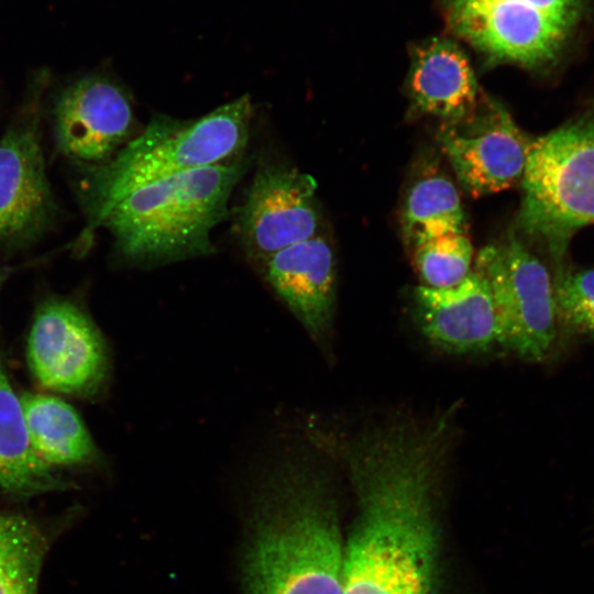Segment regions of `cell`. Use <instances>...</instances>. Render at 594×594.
Instances as JSON below:
<instances>
[{"label":"cell","mask_w":594,"mask_h":594,"mask_svg":"<svg viewBox=\"0 0 594 594\" xmlns=\"http://www.w3.org/2000/svg\"><path fill=\"white\" fill-rule=\"evenodd\" d=\"M245 166L235 158L150 184L117 200L91 223L107 228L119 251L134 263L210 254L211 232L227 217Z\"/></svg>","instance_id":"3"},{"label":"cell","mask_w":594,"mask_h":594,"mask_svg":"<svg viewBox=\"0 0 594 594\" xmlns=\"http://www.w3.org/2000/svg\"><path fill=\"white\" fill-rule=\"evenodd\" d=\"M263 497L249 557L251 594H343V546L324 480L290 465Z\"/></svg>","instance_id":"2"},{"label":"cell","mask_w":594,"mask_h":594,"mask_svg":"<svg viewBox=\"0 0 594 594\" xmlns=\"http://www.w3.org/2000/svg\"><path fill=\"white\" fill-rule=\"evenodd\" d=\"M55 134L63 154L98 165L110 160L127 142L133 127L131 102L111 79L86 76L57 99Z\"/></svg>","instance_id":"12"},{"label":"cell","mask_w":594,"mask_h":594,"mask_svg":"<svg viewBox=\"0 0 594 594\" xmlns=\"http://www.w3.org/2000/svg\"><path fill=\"white\" fill-rule=\"evenodd\" d=\"M28 363L45 388L89 396L107 373L102 337L89 317L68 300L51 299L36 311L29 339Z\"/></svg>","instance_id":"11"},{"label":"cell","mask_w":594,"mask_h":594,"mask_svg":"<svg viewBox=\"0 0 594 594\" xmlns=\"http://www.w3.org/2000/svg\"><path fill=\"white\" fill-rule=\"evenodd\" d=\"M438 140L460 184L473 197L521 180L532 143L502 103L483 98L466 116L444 122Z\"/></svg>","instance_id":"8"},{"label":"cell","mask_w":594,"mask_h":594,"mask_svg":"<svg viewBox=\"0 0 594 594\" xmlns=\"http://www.w3.org/2000/svg\"><path fill=\"white\" fill-rule=\"evenodd\" d=\"M449 29L491 62L552 64L583 13V0H440Z\"/></svg>","instance_id":"6"},{"label":"cell","mask_w":594,"mask_h":594,"mask_svg":"<svg viewBox=\"0 0 594 594\" xmlns=\"http://www.w3.org/2000/svg\"><path fill=\"white\" fill-rule=\"evenodd\" d=\"M316 188L310 175L289 165L262 164L235 215L245 253L264 262L292 244L316 237Z\"/></svg>","instance_id":"10"},{"label":"cell","mask_w":594,"mask_h":594,"mask_svg":"<svg viewBox=\"0 0 594 594\" xmlns=\"http://www.w3.org/2000/svg\"><path fill=\"white\" fill-rule=\"evenodd\" d=\"M20 400L32 447L47 465H74L94 457V441L69 404L34 393L22 394Z\"/></svg>","instance_id":"16"},{"label":"cell","mask_w":594,"mask_h":594,"mask_svg":"<svg viewBox=\"0 0 594 594\" xmlns=\"http://www.w3.org/2000/svg\"><path fill=\"white\" fill-rule=\"evenodd\" d=\"M267 282L316 340L331 330L336 270L330 244L312 237L264 261Z\"/></svg>","instance_id":"14"},{"label":"cell","mask_w":594,"mask_h":594,"mask_svg":"<svg viewBox=\"0 0 594 594\" xmlns=\"http://www.w3.org/2000/svg\"><path fill=\"white\" fill-rule=\"evenodd\" d=\"M6 278H7V272L4 270L0 268V288H1L2 284H3V282L6 280Z\"/></svg>","instance_id":"22"},{"label":"cell","mask_w":594,"mask_h":594,"mask_svg":"<svg viewBox=\"0 0 594 594\" xmlns=\"http://www.w3.org/2000/svg\"><path fill=\"white\" fill-rule=\"evenodd\" d=\"M252 118L250 97L191 120L158 114L110 160L89 167L82 199L91 222L135 189L170 176L238 158Z\"/></svg>","instance_id":"4"},{"label":"cell","mask_w":594,"mask_h":594,"mask_svg":"<svg viewBox=\"0 0 594 594\" xmlns=\"http://www.w3.org/2000/svg\"><path fill=\"white\" fill-rule=\"evenodd\" d=\"M53 483L52 468L32 447L20 397L14 393L0 358V487L28 494Z\"/></svg>","instance_id":"17"},{"label":"cell","mask_w":594,"mask_h":594,"mask_svg":"<svg viewBox=\"0 0 594 594\" xmlns=\"http://www.w3.org/2000/svg\"><path fill=\"white\" fill-rule=\"evenodd\" d=\"M473 248L465 233L448 234L414 248L415 268L424 286L448 288L471 272Z\"/></svg>","instance_id":"20"},{"label":"cell","mask_w":594,"mask_h":594,"mask_svg":"<svg viewBox=\"0 0 594 594\" xmlns=\"http://www.w3.org/2000/svg\"><path fill=\"white\" fill-rule=\"evenodd\" d=\"M475 271L487 282L497 320V343L528 362L553 350L559 319L553 283L544 264L514 235L482 249Z\"/></svg>","instance_id":"7"},{"label":"cell","mask_w":594,"mask_h":594,"mask_svg":"<svg viewBox=\"0 0 594 594\" xmlns=\"http://www.w3.org/2000/svg\"><path fill=\"white\" fill-rule=\"evenodd\" d=\"M408 87L416 110L444 122L466 116L480 100L468 56L447 38H432L415 47Z\"/></svg>","instance_id":"15"},{"label":"cell","mask_w":594,"mask_h":594,"mask_svg":"<svg viewBox=\"0 0 594 594\" xmlns=\"http://www.w3.org/2000/svg\"><path fill=\"white\" fill-rule=\"evenodd\" d=\"M450 416L424 427L370 429L341 444L359 515L343 547V594H432L433 497Z\"/></svg>","instance_id":"1"},{"label":"cell","mask_w":594,"mask_h":594,"mask_svg":"<svg viewBox=\"0 0 594 594\" xmlns=\"http://www.w3.org/2000/svg\"><path fill=\"white\" fill-rule=\"evenodd\" d=\"M45 540L28 519L0 513V594H37Z\"/></svg>","instance_id":"19"},{"label":"cell","mask_w":594,"mask_h":594,"mask_svg":"<svg viewBox=\"0 0 594 594\" xmlns=\"http://www.w3.org/2000/svg\"><path fill=\"white\" fill-rule=\"evenodd\" d=\"M414 311L421 333L446 352L480 353L497 343L493 298L486 279L475 270L452 287L418 286Z\"/></svg>","instance_id":"13"},{"label":"cell","mask_w":594,"mask_h":594,"mask_svg":"<svg viewBox=\"0 0 594 594\" xmlns=\"http://www.w3.org/2000/svg\"><path fill=\"white\" fill-rule=\"evenodd\" d=\"M465 213L454 184L444 176L422 177L409 189L402 213L405 241L413 248L438 237L465 233Z\"/></svg>","instance_id":"18"},{"label":"cell","mask_w":594,"mask_h":594,"mask_svg":"<svg viewBox=\"0 0 594 594\" xmlns=\"http://www.w3.org/2000/svg\"><path fill=\"white\" fill-rule=\"evenodd\" d=\"M34 90L0 140V246L36 239L55 202L41 145V96Z\"/></svg>","instance_id":"9"},{"label":"cell","mask_w":594,"mask_h":594,"mask_svg":"<svg viewBox=\"0 0 594 594\" xmlns=\"http://www.w3.org/2000/svg\"><path fill=\"white\" fill-rule=\"evenodd\" d=\"M520 182L519 228L546 244L557 271L572 235L594 223V116L532 140Z\"/></svg>","instance_id":"5"},{"label":"cell","mask_w":594,"mask_h":594,"mask_svg":"<svg viewBox=\"0 0 594 594\" xmlns=\"http://www.w3.org/2000/svg\"><path fill=\"white\" fill-rule=\"evenodd\" d=\"M552 283L560 326L594 339V268L563 266Z\"/></svg>","instance_id":"21"}]
</instances>
